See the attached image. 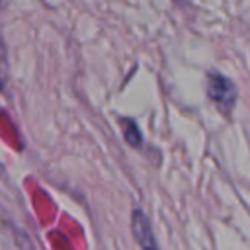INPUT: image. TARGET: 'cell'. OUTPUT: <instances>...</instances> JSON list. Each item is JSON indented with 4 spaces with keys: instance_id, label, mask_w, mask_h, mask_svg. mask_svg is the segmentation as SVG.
Returning a JSON list of instances; mask_svg holds the SVG:
<instances>
[{
    "instance_id": "2",
    "label": "cell",
    "mask_w": 250,
    "mask_h": 250,
    "mask_svg": "<svg viewBox=\"0 0 250 250\" xmlns=\"http://www.w3.org/2000/svg\"><path fill=\"white\" fill-rule=\"evenodd\" d=\"M131 232H133V238L141 250H160L156 236L152 232L150 221L141 207H135L131 213Z\"/></svg>"
},
{
    "instance_id": "3",
    "label": "cell",
    "mask_w": 250,
    "mask_h": 250,
    "mask_svg": "<svg viewBox=\"0 0 250 250\" xmlns=\"http://www.w3.org/2000/svg\"><path fill=\"white\" fill-rule=\"evenodd\" d=\"M121 123H123V137H125L127 145L133 148H141L143 146V133H141L137 121L131 117H123Z\"/></svg>"
},
{
    "instance_id": "4",
    "label": "cell",
    "mask_w": 250,
    "mask_h": 250,
    "mask_svg": "<svg viewBox=\"0 0 250 250\" xmlns=\"http://www.w3.org/2000/svg\"><path fill=\"white\" fill-rule=\"evenodd\" d=\"M8 76H10V64H8V47L0 35V88L6 86L8 82Z\"/></svg>"
},
{
    "instance_id": "1",
    "label": "cell",
    "mask_w": 250,
    "mask_h": 250,
    "mask_svg": "<svg viewBox=\"0 0 250 250\" xmlns=\"http://www.w3.org/2000/svg\"><path fill=\"white\" fill-rule=\"evenodd\" d=\"M207 96L223 113L229 115L238 98L236 84L227 74H223L219 70H211L207 74Z\"/></svg>"
}]
</instances>
